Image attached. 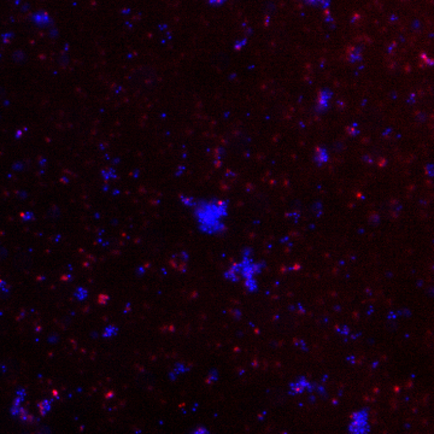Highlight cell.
I'll return each instance as SVG.
<instances>
[{"label":"cell","mask_w":434,"mask_h":434,"mask_svg":"<svg viewBox=\"0 0 434 434\" xmlns=\"http://www.w3.org/2000/svg\"><path fill=\"white\" fill-rule=\"evenodd\" d=\"M181 203L192 211L198 231L209 236L222 235L227 231L229 201L220 198H196L180 196Z\"/></svg>","instance_id":"obj_1"},{"label":"cell","mask_w":434,"mask_h":434,"mask_svg":"<svg viewBox=\"0 0 434 434\" xmlns=\"http://www.w3.org/2000/svg\"><path fill=\"white\" fill-rule=\"evenodd\" d=\"M267 263L256 260L255 250L246 246L240 252L239 261H235L223 273V277L232 284H242L247 293H257L260 288L258 277L266 269Z\"/></svg>","instance_id":"obj_2"},{"label":"cell","mask_w":434,"mask_h":434,"mask_svg":"<svg viewBox=\"0 0 434 434\" xmlns=\"http://www.w3.org/2000/svg\"><path fill=\"white\" fill-rule=\"evenodd\" d=\"M314 392H316L317 395L320 396L326 395L325 387L310 381L305 375L297 376L293 381L290 382V385H288V395L291 396H299V395H303V393H314Z\"/></svg>","instance_id":"obj_3"},{"label":"cell","mask_w":434,"mask_h":434,"mask_svg":"<svg viewBox=\"0 0 434 434\" xmlns=\"http://www.w3.org/2000/svg\"><path fill=\"white\" fill-rule=\"evenodd\" d=\"M349 434H369L370 433V425H369V409L362 408L355 411L351 415L349 427Z\"/></svg>","instance_id":"obj_4"},{"label":"cell","mask_w":434,"mask_h":434,"mask_svg":"<svg viewBox=\"0 0 434 434\" xmlns=\"http://www.w3.org/2000/svg\"><path fill=\"white\" fill-rule=\"evenodd\" d=\"M334 98V92L330 87L321 88L317 94L316 103H315V114L322 115L326 114L331 109L332 100Z\"/></svg>","instance_id":"obj_5"},{"label":"cell","mask_w":434,"mask_h":434,"mask_svg":"<svg viewBox=\"0 0 434 434\" xmlns=\"http://www.w3.org/2000/svg\"><path fill=\"white\" fill-rule=\"evenodd\" d=\"M330 160H331V155L327 147L323 146V145H320V146H317L316 149H315L314 156H312V161H314L315 166L323 167L330 162Z\"/></svg>","instance_id":"obj_6"},{"label":"cell","mask_w":434,"mask_h":434,"mask_svg":"<svg viewBox=\"0 0 434 434\" xmlns=\"http://www.w3.org/2000/svg\"><path fill=\"white\" fill-rule=\"evenodd\" d=\"M188 370H190V366L186 365V363L183 362H177L172 366L171 370L169 371V377H170L171 380H175L177 379V377L182 376L183 374L187 373Z\"/></svg>","instance_id":"obj_7"},{"label":"cell","mask_w":434,"mask_h":434,"mask_svg":"<svg viewBox=\"0 0 434 434\" xmlns=\"http://www.w3.org/2000/svg\"><path fill=\"white\" fill-rule=\"evenodd\" d=\"M363 59V47L362 46H355L347 53V61L351 64H357L362 62Z\"/></svg>","instance_id":"obj_8"},{"label":"cell","mask_w":434,"mask_h":434,"mask_svg":"<svg viewBox=\"0 0 434 434\" xmlns=\"http://www.w3.org/2000/svg\"><path fill=\"white\" fill-rule=\"evenodd\" d=\"M305 5L312 7H319V9L327 10L331 6V0H301Z\"/></svg>","instance_id":"obj_9"},{"label":"cell","mask_w":434,"mask_h":434,"mask_svg":"<svg viewBox=\"0 0 434 434\" xmlns=\"http://www.w3.org/2000/svg\"><path fill=\"white\" fill-rule=\"evenodd\" d=\"M117 333H118L117 327H115V326H107V327L104 328L103 338H114V336L117 335Z\"/></svg>","instance_id":"obj_10"},{"label":"cell","mask_w":434,"mask_h":434,"mask_svg":"<svg viewBox=\"0 0 434 434\" xmlns=\"http://www.w3.org/2000/svg\"><path fill=\"white\" fill-rule=\"evenodd\" d=\"M74 297L77 299V300H86L88 297V291L83 287H77L74 292Z\"/></svg>","instance_id":"obj_11"},{"label":"cell","mask_w":434,"mask_h":434,"mask_svg":"<svg viewBox=\"0 0 434 434\" xmlns=\"http://www.w3.org/2000/svg\"><path fill=\"white\" fill-rule=\"evenodd\" d=\"M217 380H218V371L216 370V369H211L209 373V377H207V382H209V384H211V382L217 381Z\"/></svg>","instance_id":"obj_12"},{"label":"cell","mask_w":434,"mask_h":434,"mask_svg":"<svg viewBox=\"0 0 434 434\" xmlns=\"http://www.w3.org/2000/svg\"><path fill=\"white\" fill-rule=\"evenodd\" d=\"M191 434H212V433L210 432L206 427H204V426H199V427L195 428V430L191 432Z\"/></svg>","instance_id":"obj_13"},{"label":"cell","mask_w":434,"mask_h":434,"mask_svg":"<svg viewBox=\"0 0 434 434\" xmlns=\"http://www.w3.org/2000/svg\"><path fill=\"white\" fill-rule=\"evenodd\" d=\"M226 1H227V0H207L209 5H211V6H215V7L222 6V5L226 4Z\"/></svg>","instance_id":"obj_14"},{"label":"cell","mask_w":434,"mask_h":434,"mask_svg":"<svg viewBox=\"0 0 434 434\" xmlns=\"http://www.w3.org/2000/svg\"><path fill=\"white\" fill-rule=\"evenodd\" d=\"M426 172H427L428 176H431V179L433 177V164L430 163L426 166Z\"/></svg>","instance_id":"obj_15"}]
</instances>
